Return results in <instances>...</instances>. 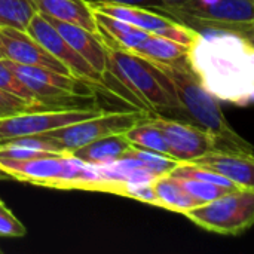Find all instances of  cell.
I'll return each mask as SVG.
<instances>
[{
  "label": "cell",
  "mask_w": 254,
  "mask_h": 254,
  "mask_svg": "<svg viewBox=\"0 0 254 254\" xmlns=\"http://www.w3.org/2000/svg\"><path fill=\"white\" fill-rule=\"evenodd\" d=\"M188 63L202 86L219 101L254 104V46L232 31H199Z\"/></svg>",
  "instance_id": "obj_1"
},
{
  "label": "cell",
  "mask_w": 254,
  "mask_h": 254,
  "mask_svg": "<svg viewBox=\"0 0 254 254\" xmlns=\"http://www.w3.org/2000/svg\"><path fill=\"white\" fill-rule=\"evenodd\" d=\"M122 88V98L147 113L183 112L171 79L155 63L107 46V74Z\"/></svg>",
  "instance_id": "obj_2"
},
{
  "label": "cell",
  "mask_w": 254,
  "mask_h": 254,
  "mask_svg": "<svg viewBox=\"0 0 254 254\" xmlns=\"http://www.w3.org/2000/svg\"><path fill=\"white\" fill-rule=\"evenodd\" d=\"M156 64V63H155ZM171 79L183 112L217 141L219 150L254 153V147L243 138L226 119L219 100L210 94L192 71L188 58L174 64H158Z\"/></svg>",
  "instance_id": "obj_3"
},
{
  "label": "cell",
  "mask_w": 254,
  "mask_h": 254,
  "mask_svg": "<svg viewBox=\"0 0 254 254\" xmlns=\"http://www.w3.org/2000/svg\"><path fill=\"white\" fill-rule=\"evenodd\" d=\"M164 13L196 31H232L241 36L254 27V0H189L164 7Z\"/></svg>",
  "instance_id": "obj_4"
},
{
  "label": "cell",
  "mask_w": 254,
  "mask_h": 254,
  "mask_svg": "<svg viewBox=\"0 0 254 254\" xmlns=\"http://www.w3.org/2000/svg\"><path fill=\"white\" fill-rule=\"evenodd\" d=\"M0 167L12 180L54 189H86L89 165L71 153H45L42 156L7 161L0 159Z\"/></svg>",
  "instance_id": "obj_5"
},
{
  "label": "cell",
  "mask_w": 254,
  "mask_h": 254,
  "mask_svg": "<svg viewBox=\"0 0 254 254\" xmlns=\"http://www.w3.org/2000/svg\"><path fill=\"white\" fill-rule=\"evenodd\" d=\"M183 216L208 232L241 235L254 225V190H232L189 210Z\"/></svg>",
  "instance_id": "obj_6"
},
{
  "label": "cell",
  "mask_w": 254,
  "mask_h": 254,
  "mask_svg": "<svg viewBox=\"0 0 254 254\" xmlns=\"http://www.w3.org/2000/svg\"><path fill=\"white\" fill-rule=\"evenodd\" d=\"M147 116V112L137 109L129 112H101L97 116L57 128L48 134L61 141L67 153H73L79 147H83L98 138L112 134H125Z\"/></svg>",
  "instance_id": "obj_7"
},
{
  "label": "cell",
  "mask_w": 254,
  "mask_h": 254,
  "mask_svg": "<svg viewBox=\"0 0 254 254\" xmlns=\"http://www.w3.org/2000/svg\"><path fill=\"white\" fill-rule=\"evenodd\" d=\"M98 109H57L30 110L0 119V140L48 134L57 128L100 115Z\"/></svg>",
  "instance_id": "obj_8"
},
{
  "label": "cell",
  "mask_w": 254,
  "mask_h": 254,
  "mask_svg": "<svg viewBox=\"0 0 254 254\" xmlns=\"http://www.w3.org/2000/svg\"><path fill=\"white\" fill-rule=\"evenodd\" d=\"M25 31L43 48H46L48 52H51L58 61H61L70 70L73 77L86 82L89 86L106 88V82L97 73V70L70 46V43L40 12H36Z\"/></svg>",
  "instance_id": "obj_9"
},
{
  "label": "cell",
  "mask_w": 254,
  "mask_h": 254,
  "mask_svg": "<svg viewBox=\"0 0 254 254\" xmlns=\"http://www.w3.org/2000/svg\"><path fill=\"white\" fill-rule=\"evenodd\" d=\"M91 7L97 12H103L106 15L127 21L150 34L164 36L179 43H183L186 46H190L199 34V31L190 27H186L174 21L170 16L159 13L156 10H152V9H146V7L122 6V4H110V3L91 4Z\"/></svg>",
  "instance_id": "obj_10"
},
{
  "label": "cell",
  "mask_w": 254,
  "mask_h": 254,
  "mask_svg": "<svg viewBox=\"0 0 254 254\" xmlns=\"http://www.w3.org/2000/svg\"><path fill=\"white\" fill-rule=\"evenodd\" d=\"M150 121L162 131L170 156L179 162H192L210 152L219 150L216 138L198 125L164 116H153Z\"/></svg>",
  "instance_id": "obj_11"
},
{
  "label": "cell",
  "mask_w": 254,
  "mask_h": 254,
  "mask_svg": "<svg viewBox=\"0 0 254 254\" xmlns=\"http://www.w3.org/2000/svg\"><path fill=\"white\" fill-rule=\"evenodd\" d=\"M6 64L42 104L57 103L65 98H74L82 94V88L88 86L86 82L45 67L24 65L9 60H6Z\"/></svg>",
  "instance_id": "obj_12"
},
{
  "label": "cell",
  "mask_w": 254,
  "mask_h": 254,
  "mask_svg": "<svg viewBox=\"0 0 254 254\" xmlns=\"http://www.w3.org/2000/svg\"><path fill=\"white\" fill-rule=\"evenodd\" d=\"M0 51L9 61L24 65L45 67L61 74L73 76L61 61L48 52V49L34 40L25 30L0 27Z\"/></svg>",
  "instance_id": "obj_13"
},
{
  "label": "cell",
  "mask_w": 254,
  "mask_h": 254,
  "mask_svg": "<svg viewBox=\"0 0 254 254\" xmlns=\"http://www.w3.org/2000/svg\"><path fill=\"white\" fill-rule=\"evenodd\" d=\"M45 16V15H43ZM55 28L57 31L70 43V46L80 54L95 70L97 73L104 79L107 74V46L101 40L98 33L89 31L80 25L58 21L49 16H45Z\"/></svg>",
  "instance_id": "obj_14"
},
{
  "label": "cell",
  "mask_w": 254,
  "mask_h": 254,
  "mask_svg": "<svg viewBox=\"0 0 254 254\" xmlns=\"http://www.w3.org/2000/svg\"><path fill=\"white\" fill-rule=\"evenodd\" d=\"M190 164L202 165L225 176L240 189L254 190V153L214 150Z\"/></svg>",
  "instance_id": "obj_15"
},
{
  "label": "cell",
  "mask_w": 254,
  "mask_h": 254,
  "mask_svg": "<svg viewBox=\"0 0 254 254\" xmlns=\"http://www.w3.org/2000/svg\"><path fill=\"white\" fill-rule=\"evenodd\" d=\"M37 12L45 16L80 25L98 33L95 12L86 0H33Z\"/></svg>",
  "instance_id": "obj_16"
},
{
  "label": "cell",
  "mask_w": 254,
  "mask_h": 254,
  "mask_svg": "<svg viewBox=\"0 0 254 254\" xmlns=\"http://www.w3.org/2000/svg\"><path fill=\"white\" fill-rule=\"evenodd\" d=\"M94 12H95L98 34L106 46L121 48V49L132 52L150 34L119 18H115V16H110L97 10Z\"/></svg>",
  "instance_id": "obj_17"
},
{
  "label": "cell",
  "mask_w": 254,
  "mask_h": 254,
  "mask_svg": "<svg viewBox=\"0 0 254 254\" xmlns=\"http://www.w3.org/2000/svg\"><path fill=\"white\" fill-rule=\"evenodd\" d=\"M131 147L134 146L129 143L125 134H112L79 147L71 155L86 165L100 167L121 161Z\"/></svg>",
  "instance_id": "obj_18"
},
{
  "label": "cell",
  "mask_w": 254,
  "mask_h": 254,
  "mask_svg": "<svg viewBox=\"0 0 254 254\" xmlns=\"http://www.w3.org/2000/svg\"><path fill=\"white\" fill-rule=\"evenodd\" d=\"M188 49L189 46L173 39L158 34H149L132 51V54L140 55L156 64H174L188 58Z\"/></svg>",
  "instance_id": "obj_19"
},
{
  "label": "cell",
  "mask_w": 254,
  "mask_h": 254,
  "mask_svg": "<svg viewBox=\"0 0 254 254\" xmlns=\"http://www.w3.org/2000/svg\"><path fill=\"white\" fill-rule=\"evenodd\" d=\"M153 189H155V195H156L159 208H165L173 213L185 214L189 210L201 205V202L196 201L195 198H192L182 188L179 180L171 174H165V176L155 179Z\"/></svg>",
  "instance_id": "obj_20"
},
{
  "label": "cell",
  "mask_w": 254,
  "mask_h": 254,
  "mask_svg": "<svg viewBox=\"0 0 254 254\" xmlns=\"http://www.w3.org/2000/svg\"><path fill=\"white\" fill-rule=\"evenodd\" d=\"M125 135L129 140V143L137 149L150 150V152H156V153L170 156L165 137H164L162 131L150 121V116H147L144 121L138 122L129 131H127Z\"/></svg>",
  "instance_id": "obj_21"
},
{
  "label": "cell",
  "mask_w": 254,
  "mask_h": 254,
  "mask_svg": "<svg viewBox=\"0 0 254 254\" xmlns=\"http://www.w3.org/2000/svg\"><path fill=\"white\" fill-rule=\"evenodd\" d=\"M36 12L33 0H0V27L27 30Z\"/></svg>",
  "instance_id": "obj_22"
},
{
  "label": "cell",
  "mask_w": 254,
  "mask_h": 254,
  "mask_svg": "<svg viewBox=\"0 0 254 254\" xmlns=\"http://www.w3.org/2000/svg\"><path fill=\"white\" fill-rule=\"evenodd\" d=\"M129 156H132L134 159H137L144 168H147L152 174H155L156 177L170 174L180 162L176 161L171 156L167 155H161L156 152H150V150H143V149H137V147H131L128 150Z\"/></svg>",
  "instance_id": "obj_23"
},
{
  "label": "cell",
  "mask_w": 254,
  "mask_h": 254,
  "mask_svg": "<svg viewBox=\"0 0 254 254\" xmlns=\"http://www.w3.org/2000/svg\"><path fill=\"white\" fill-rule=\"evenodd\" d=\"M174 177L179 180V183L182 185V188L192 198H195L196 201L201 202V205L205 204V202L214 201V199L220 198L222 195L229 193L232 190H238V189H229V188H225V186H219V185H214V183L201 182V180L190 179V177H179V176H174Z\"/></svg>",
  "instance_id": "obj_24"
},
{
  "label": "cell",
  "mask_w": 254,
  "mask_h": 254,
  "mask_svg": "<svg viewBox=\"0 0 254 254\" xmlns=\"http://www.w3.org/2000/svg\"><path fill=\"white\" fill-rule=\"evenodd\" d=\"M0 88L7 91V92H12L39 107H42L43 104L33 95V92L18 79V76L12 71V68L6 64V60L4 58H0Z\"/></svg>",
  "instance_id": "obj_25"
},
{
  "label": "cell",
  "mask_w": 254,
  "mask_h": 254,
  "mask_svg": "<svg viewBox=\"0 0 254 254\" xmlns=\"http://www.w3.org/2000/svg\"><path fill=\"white\" fill-rule=\"evenodd\" d=\"M42 107L12 94L0 88V119L13 116L22 112H30V110H40Z\"/></svg>",
  "instance_id": "obj_26"
},
{
  "label": "cell",
  "mask_w": 254,
  "mask_h": 254,
  "mask_svg": "<svg viewBox=\"0 0 254 254\" xmlns=\"http://www.w3.org/2000/svg\"><path fill=\"white\" fill-rule=\"evenodd\" d=\"M27 234L25 226L15 217V214L0 201V237L19 238Z\"/></svg>",
  "instance_id": "obj_27"
},
{
  "label": "cell",
  "mask_w": 254,
  "mask_h": 254,
  "mask_svg": "<svg viewBox=\"0 0 254 254\" xmlns=\"http://www.w3.org/2000/svg\"><path fill=\"white\" fill-rule=\"evenodd\" d=\"M89 4H98V3H110V4H122V6H138L146 7L159 12L162 9L161 0H86Z\"/></svg>",
  "instance_id": "obj_28"
},
{
  "label": "cell",
  "mask_w": 254,
  "mask_h": 254,
  "mask_svg": "<svg viewBox=\"0 0 254 254\" xmlns=\"http://www.w3.org/2000/svg\"><path fill=\"white\" fill-rule=\"evenodd\" d=\"M186 1H189V0H161V3H162V9L164 7H170V6H177V4H182V3H186ZM161 9V10H162ZM159 10V12H161Z\"/></svg>",
  "instance_id": "obj_29"
},
{
  "label": "cell",
  "mask_w": 254,
  "mask_h": 254,
  "mask_svg": "<svg viewBox=\"0 0 254 254\" xmlns=\"http://www.w3.org/2000/svg\"><path fill=\"white\" fill-rule=\"evenodd\" d=\"M0 180H12V177L0 167Z\"/></svg>",
  "instance_id": "obj_30"
},
{
  "label": "cell",
  "mask_w": 254,
  "mask_h": 254,
  "mask_svg": "<svg viewBox=\"0 0 254 254\" xmlns=\"http://www.w3.org/2000/svg\"><path fill=\"white\" fill-rule=\"evenodd\" d=\"M244 37H246V39H247V40H249V42H250V43L254 46V27H253V30H252L250 33H247Z\"/></svg>",
  "instance_id": "obj_31"
},
{
  "label": "cell",
  "mask_w": 254,
  "mask_h": 254,
  "mask_svg": "<svg viewBox=\"0 0 254 254\" xmlns=\"http://www.w3.org/2000/svg\"><path fill=\"white\" fill-rule=\"evenodd\" d=\"M0 58H4V57H3V54H1V51H0Z\"/></svg>",
  "instance_id": "obj_32"
},
{
  "label": "cell",
  "mask_w": 254,
  "mask_h": 254,
  "mask_svg": "<svg viewBox=\"0 0 254 254\" xmlns=\"http://www.w3.org/2000/svg\"><path fill=\"white\" fill-rule=\"evenodd\" d=\"M0 254H1V249H0Z\"/></svg>",
  "instance_id": "obj_33"
}]
</instances>
